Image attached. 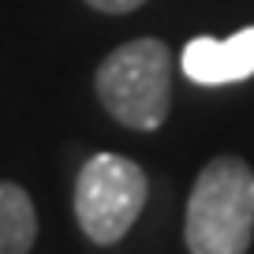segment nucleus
<instances>
[{"label": "nucleus", "instance_id": "obj_1", "mask_svg": "<svg viewBox=\"0 0 254 254\" xmlns=\"http://www.w3.org/2000/svg\"><path fill=\"white\" fill-rule=\"evenodd\" d=\"M183 239L190 254H247L254 239V168L243 157H213L198 172Z\"/></svg>", "mask_w": 254, "mask_h": 254}, {"label": "nucleus", "instance_id": "obj_6", "mask_svg": "<svg viewBox=\"0 0 254 254\" xmlns=\"http://www.w3.org/2000/svg\"><path fill=\"white\" fill-rule=\"evenodd\" d=\"M94 11H105V15H127V11L142 8L146 0H86Z\"/></svg>", "mask_w": 254, "mask_h": 254}, {"label": "nucleus", "instance_id": "obj_5", "mask_svg": "<svg viewBox=\"0 0 254 254\" xmlns=\"http://www.w3.org/2000/svg\"><path fill=\"white\" fill-rule=\"evenodd\" d=\"M38 239V213L19 183L0 180V254H30Z\"/></svg>", "mask_w": 254, "mask_h": 254}, {"label": "nucleus", "instance_id": "obj_3", "mask_svg": "<svg viewBox=\"0 0 254 254\" xmlns=\"http://www.w3.org/2000/svg\"><path fill=\"white\" fill-rule=\"evenodd\" d=\"M150 194V180L131 157L94 153L75 180V217L86 239L112 247L131 232Z\"/></svg>", "mask_w": 254, "mask_h": 254}, {"label": "nucleus", "instance_id": "obj_4", "mask_svg": "<svg viewBox=\"0 0 254 254\" xmlns=\"http://www.w3.org/2000/svg\"><path fill=\"white\" fill-rule=\"evenodd\" d=\"M183 75L198 86H228L254 75V26H243L232 38H194L180 60Z\"/></svg>", "mask_w": 254, "mask_h": 254}, {"label": "nucleus", "instance_id": "obj_2", "mask_svg": "<svg viewBox=\"0 0 254 254\" xmlns=\"http://www.w3.org/2000/svg\"><path fill=\"white\" fill-rule=\"evenodd\" d=\"M97 101L116 124L157 131L172 109V53L157 38H135L112 49L94 75Z\"/></svg>", "mask_w": 254, "mask_h": 254}]
</instances>
